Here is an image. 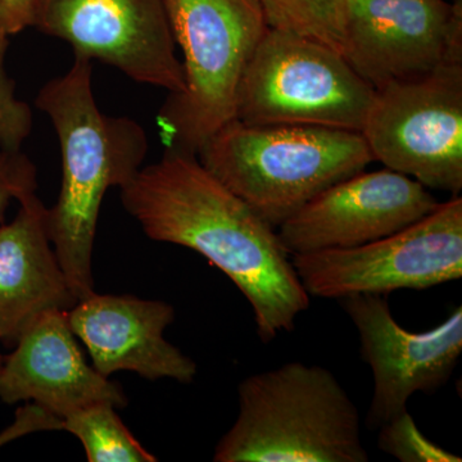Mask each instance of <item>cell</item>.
<instances>
[{
    "mask_svg": "<svg viewBox=\"0 0 462 462\" xmlns=\"http://www.w3.org/2000/svg\"><path fill=\"white\" fill-rule=\"evenodd\" d=\"M124 208L152 240L193 249L247 298L263 343L310 307L278 231L212 175L197 154L165 148L121 188Z\"/></svg>",
    "mask_w": 462,
    "mask_h": 462,
    "instance_id": "6da1fadb",
    "label": "cell"
},
{
    "mask_svg": "<svg viewBox=\"0 0 462 462\" xmlns=\"http://www.w3.org/2000/svg\"><path fill=\"white\" fill-rule=\"evenodd\" d=\"M91 63L75 57L71 69L36 97V107L56 130L62 160L60 196L47 212L48 234L78 302L96 293L91 264L103 199L138 175L149 149L141 124L100 111Z\"/></svg>",
    "mask_w": 462,
    "mask_h": 462,
    "instance_id": "7a4b0ae2",
    "label": "cell"
},
{
    "mask_svg": "<svg viewBox=\"0 0 462 462\" xmlns=\"http://www.w3.org/2000/svg\"><path fill=\"white\" fill-rule=\"evenodd\" d=\"M239 412L216 462H367L357 407L334 374L289 363L238 387Z\"/></svg>",
    "mask_w": 462,
    "mask_h": 462,
    "instance_id": "3957f363",
    "label": "cell"
},
{
    "mask_svg": "<svg viewBox=\"0 0 462 462\" xmlns=\"http://www.w3.org/2000/svg\"><path fill=\"white\" fill-rule=\"evenodd\" d=\"M199 162L273 227L374 162L357 132L231 121L197 152Z\"/></svg>",
    "mask_w": 462,
    "mask_h": 462,
    "instance_id": "277c9868",
    "label": "cell"
},
{
    "mask_svg": "<svg viewBox=\"0 0 462 462\" xmlns=\"http://www.w3.org/2000/svg\"><path fill=\"white\" fill-rule=\"evenodd\" d=\"M184 62V90L169 94L157 121L165 148L197 154L236 120L240 84L269 29L258 0H165Z\"/></svg>",
    "mask_w": 462,
    "mask_h": 462,
    "instance_id": "5b68a950",
    "label": "cell"
},
{
    "mask_svg": "<svg viewBox=\"0 0 462 462\" xmlns=\"http://www.w3.org/2000/svg\"><path fill=\"white\" fill-rule=\"evenodd\" d=\"M373 97L338 51L269 27L243 76L236 120L360 133Z\"/></svg>",
    "mask_w": 462,
    "mask_h": 462,
    "instance_id": "8992f818",
    "label": "cell"
},
{
    "mask_svg": "<svg viewBox=\"0 0 462 462\" xmlns=\"http://www.w3.org/2000/svg\"><path fill=\"white\" fill-rule=\"evenodd\" d=\"M291 263L310 297L340 300L354 294L424 291L460 281L462 199L385 238L343 249L294 254Z\"/></svg>",
    "mask_w": 462,
    "mask_h": 462,
    "instance_id": "52a82bcc",
    "label": "cell"
},
{
    "mask_svg": "<svg viewBox=\"0 0 462 462\" xmlns=\"http://www.w3.org/2000/svg\"><path fill=\"white\" fill-rule=\"evenodd\" d=\"M360 134L385 169L460 196L462 63L374 90Z\"/></svg>",
    "mask_w": 462,
    "mask_h": 462,
    "instance_id": "ba28073f",
    "label": "cell"
},
{
    "mask_svg": "<svg viewBox=\"0 0 462 462\" xmlns=\"http://www.w3.org/2000/svg\"><path fill=\"white\" fill-rule=\"evenodd\" d=\"M342 56L374 90L462 63V0H343Z\"/></svg>",
    "mask_w": 462,
    "mask_h": 462,
    "instance_id": "9c48e42d",
    "label": "cell"
},
{
    "mask_svg": "<svg viewBox=\"0 0 462 462\" xmlns=\"http://www.w3.org/2000/svg\"><path fill=\"white\" fill-rule=\"evenodd\" d=\"M33 27L136 83L184 90L165 0H39Z\"/></svg>",
    "mask_w": 462,
    "mask_h": 462,
    "instance_id": "30bf717a",
    "label": "cell"
},
{
    "mask_svg": "<svg viewBox=\"0 0 462 462\" xmlns=\"http://www.w3.org/2000/svg\"><path fill=\"white\" fill-rule=\"evenodd\" d=\"M339 302L358 331L361 357L373 373L370 430L407 411L416 392L434 393L447 384L462 352L461 306L437 327L413 333L398 324L385 296L354 294Z\"/></svg>",
    "mask_w": 462,
    "mask_h": 462,
    "instance_id": "8fae6325",
    "label": "cell"
},
{
    "mask_svg": "<svg viewBox=\"0 0 462 462\" xmlns=\"http://www.w3.org/2000/svg\"><path fill=\"white\" fill-rule=\"evenodd\" d=\"M439 203L403 173L363 170L322 190L276 231L289 256L358 247L421 220Z\"/></svg>",
    "mask_w": 462,
    "mask_h": 462,
    "instance_id": "7c38bea8",
    "label": "cell"
},
{
    "mask_svg": "<svg viewBox=\"0 0 462 462\" xmlns=\"http://www.w3.org/2000/svg\"><path fill=\"white\" fill-rule=\"evenodd\" d=\"M14 346L0 367L2 402H33L62 420L91 404L126 406L123 388L85 360L67 311L45 312Z\"/></svg>",
    "mask_w": 462,
    "mask_h": 462,
    "instance_id": "4fadbf2b",
    "label": "cell"
},
{
    "mask_svg": "<svg viewBox=\"0 0 462 462\" xmlns=\"http://www.w3.org/2000/svg\"><path fill=\"white\" fill-rule=\"evenodd\" d=\"M67 319L89 352L94 369L106 378L123 370L184 384L196 378L197 364L163 338L175 319L169 303L93 293L69 310Z\"/></svg>",
    "mask_w": 462,
    "mask_h": 462,
    "instance_id": "5bb4252c",
    "label": "cell"
},
{
    "mask_svg": "<svg viewBox=\"0 0 462 462\" xmlns=\"http://www.w3.org/2000/svg\"><path fill=\"white\" fill-rule=\"evenodd\" d=\"M0 225V342L14 346L33 321L78 303L51 245L48 208L36 193Z\"/></svg>",
    "mask_w": 462,
    "mask_h": 462,
    "instance_id": "9a60e30c",
    "label": "cell"
},
{
    "mask_svg": "<svg viewBox=\"0 0 462 462\" xmlns=\"http://www.w3.org/2000/svg\"><path fill=\"white\" fill-rule=\"evenodd\" d=\"M62 430L74 434L89 462H156L130 433L111 403H96L69 413Z\"/></svg>",
    "mask_w": 462,
    "mask_h": 462,
    "instance_id": "2e32d148",
    "label": "cell"
},
{
    "mask_svg": "<svg viewBox=\"0 0 462 462\" xmlns=\"http://www.w3.org/2000/svg\"><path fill=\"white\" fill-rule=\"evenodd\" d=\"M270 27L342 51L343 0H258Z\"/></svg>",
    "mask_w": 462,
    "mask_h": 462,
    "instance_id": "e0dca14e",
    "label": "cell"
},
{
    "mask_svg": "<svg viewBox=\"0 0 462 462\" xmlns=\"http://www.w3.org/2000/svg\"><path fill=\"white\" fill-rule=\"evenodd\" d=\"M380 451L402 462H461L460 456L438 446L419 430L409 411L379 428Z\"/></svg>",
    "mask_w": 462,
    "mask_h": 462,
    "instance_id": "ac0fdd59",
    "label": "cell"
},
{
    "mask_svg": "<svg viewBox=\"0 0 462 462\" xmlns=\"http://www.w3.org/2000/svg\"><path fill=\"white\" fill-rule=\"evenodd\" d=\"M9 36L0 32V149L21 151L33 126L32 108L17 98L16 84L5 69Z\"/></svg>",
    "mask_w": 462,
    "mask_h": 462,
    "instance_id": "d6986e66",
    "label": "cell"
},
{
    "mask_svg": "<svg viewBox=\"0 0 462 462\" xmlns=\"http://www.w3.org/2000/svg\"><path fill=\"white\" fill-rule=\"evenodd\" d=\"M38 189V171L23 151L0 149V223L9 203L32 196Z\"/></svg>",
    "mask_w": 462,
    "mask_h": 462,
    "instance_id": "ffe728a7",
    "label": "cell"
},
{
    "mask_svg": "<svg viewBox=\"0 0 462 462\" xmlns=\"http://www.w3.org/2000/svg\"><path fill=\"white\" fill-rule=\"evenodd\" d=\"M62 430V419L36 403H27L16 412V420L0 433V447L5 443L38 430Z\"/></svg>",
    "mask_w": 462,
    "mask_h": 462,
    "instance_id": "44dd1931",
    "label": "cell"
},
{
    "mask_svg": "<svg viewBox=\"0 0 462 462\" xmlns=\"http://www.w3.org/2000/svg\"><path fill=\"white\" fill-rule=\"evenodd\" d=\"M39 0H0V32L17 35L33 27Z\"/></svg>",
    "mask_w": 462,
    "mask_h": 462,
    "instance_id": "7402d4cb",
    "label": "cell"
},
{
    "mask_svg": "<svg viewBox=\"0 0 462 462\" xmlns=\"http://www.w3.org/2000/svg\"><path fill=\"white\" fill-rule=\"evenodd\" d=\"M3 360H5V357H3L2 354H0V367H2Z\"/></svg>",
    "mask_w": 462,
    "mask_h": 462,
    "instance_id": "603a6c76",
    "label": "cell"
}]
</instances>
